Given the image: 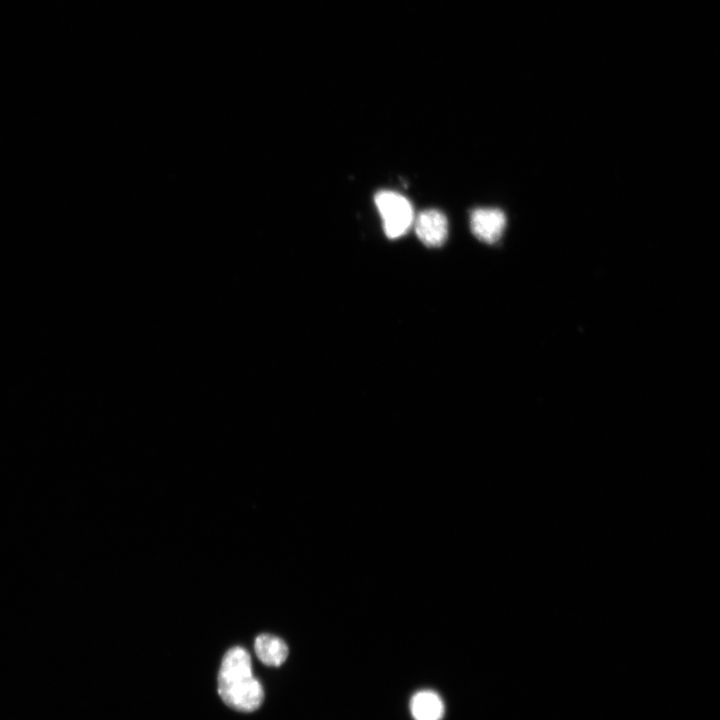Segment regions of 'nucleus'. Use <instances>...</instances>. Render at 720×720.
<instances>
[{"label":"nucleus","instance_id":"1","mask_svg":"<svg viewBox=\"0 0 720 720\" xmlns=\"http://www.w3.org/2000/svg\"><path fill=\"white\" fill-rule=\"evenodd\" d=\"M218 693L233 709L251 712L262 703L264 691L253 676L251 659L242 647H234L224 655L218 674Z\"/></svg>","mask_w":720,"mask_h":720},{"label":"nucleus","instance_id":"2","mask_svg":"<svg viewBox=\"0 0 720 720\" xmlns=\"http://www.w3.org/2000/svg\"><path fill=\"white\" fill-rule=\"evenodd\" d=\"M374 199L386 236L390 239L403 236L414 222V212L409 200L388 190L377 192Z\"/></svg>","mask_w":720,"mask_h":720},{"label":"nucleus","instance_id":"3","mask_svg":"<svg viewBox=\"0 0 720 720\" xmlns=\"http://www.w3.org/2000/svg\"><path fill=\"white\" fill-rule=\"evenodd\" d=\"M506 225V216L498 208H478L472 211L470 226L474 236L487 244H494L501 238Z\"/></svg>","mask_w":720,"mask_h":720},{"label":"nucleus","instance_id":"4","mask_svg":"<svg viewBox=\"0 0 720 720\" xmlns=\"http://www.w3.org/2000/svg\"><path fill=\"white\" fill-rule=\"evenodd\" d=\"M414 225L417 237L427 247H440L447 238V218L437 209H428L419 213Z\"/></svg>","mask_w":720,"mask_h":720},{"label":"nucleus","instance_id":"5","mask_svg":"<svg viewBox=\"0 0 720 720\" xmlns=\"http://www.w3.org/2000/svg\"><path fill=\"white\" fill-rule=\"evenodd\" d=\"M410 711L414 720H442L444 703L433 690H420L410 701Z\"/></svg>","mask_w":720,"mask_h":720},{"label":"nucleus","instance_id":"6","mask_svg":"<svg viewBox=\"0 0 720 720\" xmlns=\"http://www.w3.org/2000/svg\"><path fill=\"white\" fill-rule=\"evenodd\" d=\"M255 652L266 665L279 666L288 656L286 643L270 634H261L255 640Z\"/></svg>","mask_w":720,"mask_h":720}]
</instances>
